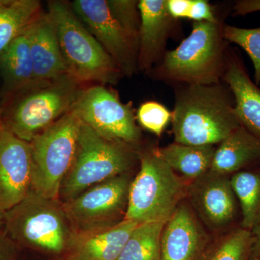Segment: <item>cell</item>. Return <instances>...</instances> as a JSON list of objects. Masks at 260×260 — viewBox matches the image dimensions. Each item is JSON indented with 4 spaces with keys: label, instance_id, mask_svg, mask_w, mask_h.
Listing matches in <instances>:
<instances>
[{
    "label": "cell",
    "instance_id": "277c9868",
    "mask_svg": "<svg viewBox=\"0 0 260 260\" xmlns=\"http://www.w3.org/2000/svg\"><path fill=\"white\" fill-rule=\"evenodd\" d=\"M140 169L130 185L126 220L167 222L187 197L189 182L169 167L156 149L139 153Z\"/></svg>",
    "mask_w": 260,
    "mask_h": 260
},
{
    "label": "cell",
    "instance_id": "6da1fadb",
    "mask_svg": "<svg viewBox=\"0 0 260 260\" xmlns=\"http://www.w3.org/2000/svg\"><path fill=\"white\" fill-rule=\"evenodd\" d=\"M172 122L175 143L194 146L220 143L241 126L232 92L219 84L181 90Z\"/></svg>",
    "mask_w": 260,
    "mask_h": 260
},
{
    "label": "cell",
    "instance_id": "836d02e7",
    "mask_svg": "<svg viewBox=\"0 0 260 260\" xmlns=\"http://www.w3.org/2000/svg\"><path fill=\"white\" fill-rule=\"evenodd\" d=\"M4 213L5 211H3V210L0 208V233L3 232L2 231V229L3 227V220H4Z\"/></svg>",
    "mask_w": 260,
    "mask_h": 260
},
{
    "label": "cell",
    "instance_id": "d6986e66",
    "mask_svg": "<svg viewBox=\"0 0 260 260\" xmlns=\"http://www.w3.org/2000/svg\"><path fill=\"white\" fill-rule=\"evenodd\" d=\"M260 164V140L239 126L220 143L210 171L231 176Z\"/></svg>",
    "mask_w": 260,
    "mask_h": 260
},
{
    "label": "cell",
    "instance_id": "cb8c5ba5",
    "mask_svg": "<svg viewBox=\"0 0 260 260\" xmlns=\"http://www.w3.org/2000/svg\"><path fill=\"white\" fill-rule=\"evenodd\" d=\"M167 222L138 224L118 260H160L161 237Z\"/></svg>",
    "mask_w": 260,
    "mask_h": 260
},
{
    "label": "cell",
    "instance_id": "8992f818",
    "mask_svg": "<svg viewBox=\"0 0 260 260\" xmlns=\"http://www.w3.org/2000/svg\"><path fill=\"white\" fill-rule=\"evenodd\" d=\"M222 30L219 23L194 22L190 35L164 54L159 76L189 85L219 84L226 63Z\"/></svg>",
    "mask_w": 260,
    "mask_h": 260
},
{
    "label": "cell",
    "instance_id": "4316f807",
    "mask_svg": "<svg viewBox=\"0 0 260 260\" xmlns=\"http://www.w3.org/2000/svg\"><path fill=\"white\" fill-rule=\"evenodd\" d=\"M222 32L225 40L237 44L247 53L254 65L255 83L260 87V27L246 29L226 25Z\"/></svg>",
    "mask_w": 260,
    "mask_h": 260
},
{
    "label": "cell",
    "instance_id": "30bf717a",
    "mask_svg": "<svg viewBox=\"0 0 260 260\" xmlns=\"http://www.w3.org/2000/svg\"><path fill=\"white\" fill-rule=\"evenodd\" d=\"M133 179L131 173H126L62 203L73 232H91L124 220Z\"/></svg>",
    "mask_w": 260,
    "mask_h": 260
},
{
    "label": "cell",
    "instance_id": "4fadbf2b",
    "mask_svg": "<svg viewBox=\"0 0 260 260\" xmlns=\"http://www.w3.org/2000/svg\"><path fill=\"white\" fill-rule=\"evenodd\" d=\"M32 158L30 143L3 126L0 132V208L7 211L32 190Z\"/></svg>",
    "mask_w": 260,
    "mask_h": 260
},
{
    "label": "cell",
    "instance_id": "4dcf8cb0",
    "mask_svg": "<svg viewBox=\"0 0 260 260\" xmlns=\"http://www.w3.org/2000/svg\"><path fill=\"white\" fill-rule=\"evenodd\" d=\"M190 0H167V8L169 14L174 20L187 18Z\"/></svg>",
    "mask_w": 260,
    "mask_h": 260
},
{
    "label": "cell",
    "instance_id": "52a82bcc",
    "mask_svg": "<svg viewBox=\"0 0 260 260\" xmlns=\"http://www.w3.org/2000/svg\"><path fill=\"white\" fill-rule=\"evenodd\" d=\"M82 90L81 84L70 75L35 85L14 95L3 125L30 143L70 112Z\"/></svg>",
    "mask_w": 260,
    "mask_h": 260
},
{
    "label": "cell",
    "instance_id": "e575fe53",
    "mask_svg": "<svg viewBox=\"0 0 260 260\" xmlns=\"http://www.w3.org/2000/svg\"><path fill=\"white\" fill-rule=\"evenodd\" d=\"M2 128H3V121H2L1 118H0V132H1Z\"/></svg>",
    "mask_w": 260,
    "mask_h": 260
},
{
    "label": "cell",
    "instance_id": "f1b7e54d",
    "mask_svg": "<svg viewBox=\"0 0 260 260\" xmlns=\"http://www.w3.org/2000/svg\"><path fill=\"white\" fill-rule=\"evenodd\" d=\"M187 18L194 22L218 23L213 8L205 0H190Z\"/></svg>",
    "mask_w": 260,
    "mask_h": 260
},
{
    "label": "cell",
    "instance_id": "9c48e42d",
    "mask_svg": "<svg viewBox=\"0 0 260 260\" xmlns=\"http://www.w3.org/2000/svg\"><path fill=\"white\" fill-rule=\"evenodd\" d=\"M70 112L105 139L133 147L141 140L132 103L102 85L83 89Z\"/></svg>",
    "mask_w": 260,
    "mask_h": 260
},
{
    "label": "cell",
    "instance_id": "603a6c76",
    "mask_svg": "<svg viewBox=\"0 0 260 260\" xmlns=\"http://www.w3.org/2000/svg\"><path fill=\"white\" fill-rule=\"evenodd\" d=\"M41 13L37 0H0V55Z\"/></svg>",
    "mask_w": 260,
    "mask_h": 260
},
{
    "label": "cell",
    "instance_id": "ffe728a7",
    "mask_svg": "<svg viewBox=\"0 0 260 260\" xmlns=\"http://www.w3.org/2000/svg\"><path fill=\"white\" fill-rule=\"evenodd\" d=\"M4 93L14 95L39 85L34 78L30 44L25 30L0 55Z\"/></svg>",
    "mask_w": 260,
    "mask_h": 260
},
{
    "label": "cell",
    "instance_id": "ac0fdd59",
    "mask_svg": "<svg viewBox=\"0 0 260 260\" xmlns=\"http://www.w3.org/2000/svg\"><path fill=\"white\" fill-rule=\"evenodd\" d=\"M223 78L234 97V110L241 126L260 140V87L251 79L244 62L234 53L226 57Z\"/></svg>",
    "mask_w": 260,
    "mask_h": 260
},
{
    "label": "cell",
    "instance_id": "d4e9b609",
    "mask_svg": "<svg viewBox=\"0 0 260 260\" xmlns=\"http://www.w3.org/2000/svg\"><path fill=\"white\" fill-rule=\"evenodd\" d=\"M253 244L252 232L237 227L210 242L200 260H250Z\"/></svg>",
    "mask_w": 260,
    "mask_h": 260
},
{
    "label": "cell",
    "instance_id": "d6a6232c",
    "mask_svg": "<svg viewBox=\"0 0 260 260\" xmlns=\"http://www.w3.org/2000/svg\"><path fill=\"white\" fill-rule=\"evenodd\" d=\"M251 232L254 237V244H253L250 260L259 259L260 258V223Z\"/></svg>",
    "mask_w": 260,
    "mask_h": 260
},
{
    "label": "cell",
    "instance_id": "e0dca14e",
    "mask_svg": "<svg viewBox=\"0 0 260 260\" xmlns=\"http://www.w3.org/2000/svg\"><path fill=\"white\" fill-rule=\"evenodd\" d=\"M138 8L140 17L138 67L146 70L161 56L176 20L168 12L167 0H140Z\"/></svg>",
    "mask_w": 260,
    "mask_h": 260
},
{
    "label": "cell",
    "instance_id": "d590c367",
    "mask_svg": "<svg viewBox=\"0 0 260 260\" xmlns=\"http://www.w3.org/2000/svg\"><path fill=\"white\" fill-rule=\"evenodd\" d=\"M252 260H260V258H259V259H252Z\"/></svg>",
    "mask_w": 260,
    "mask_h": 260
},
{
    "label": "cell",
    "instance_id": "3957f363",
    "mask_svg": "<svg viewBox=\"0 0 260 260\" xmlns=\"http://www.w3.org/2000/svg\"><path fill=\"white\" fill-rule=\"evenodd\" d=\"M48 15L55 28L68 74L80 84L116 85L122 73L112 58L61 1L48 3Z\"/></svg>",
    "mask_w": 260,
    "mask_h": 260
},
{
    "label": "cell",
    "instance_id": "9a60e30c",
    "mask_svg": "<svg viewBox=\"0 0 260 260\" xmlns=\"http://www.w3.org/2000/svg\"><path fill=\"white\" fill-rule=\"evenodd\" d=\"M38 83L69 75L54 25L47 13H41L25 29Z\"/></svg>",
    "mask_w": 260,
    "mask_h": 260
},
{
    "label": "cell",
    "instance_id": "5bb4252c",
    "mask_svg": "<svg viewBox=\"0 0 260 260\" xmlns=\"http://www.w3.org/2000/svg\"><path fill=\"white\" fill-rule=\"evenodd\" d=\"M210 242L204 225L184 200L164 225L160 260H200Z\"/></svg>",
    "mask_w": 260,
    "mask_h": 260
},
{
    "label": "cell",
    "instance_id": "f546056e",
    "mask_svg": "<svg viewBox=\"0 0 260 260\" xmlns=\"http://www.w3.org/2000/svg\"><path fill=\"white\" fill-rule=\"evenodd\" d=\"M18 246L4 232L0 233V260H16Z\"/></svg>",
    "mask_w": 260,
    "mask_h": 260
},
{
    "label": "cell",
    "instance_id": "1f68e13d",
    "mask_svg": "<svg viewBox=\"0 0 260 260\" xmlns=\"http://www.w3.org/2000/svg\"><path fill=\"white\" fill-rule=\"evenodd\" d=\"M234 15H246L260 11V0H239L234 5Z\"/></svg>",
    "mask_w": 260,
    "mask_h": 260
},
{
    "label": "cell",
    "instance_id": "7402d4cb",
    "mask_svg": "<svg viewBox=\"0 0 260 260\" xmlns=\"http://www.w3.org/2000/svg\"><path fill=\"white\" fill-rule=\"evenodd\" d=\"M230 179L240 206V226L252 232L260 223V164L232 174Z\"/></svg>",
    "mask_w": 260,
    "mask_h": 260
},
{
    "label": "cell",
    "instance_id": "484cf974",
    "mask_svg": "<svg viewBox=\"0 0 260 260\" xmlns=\"http://www.w3.org/2000/svg\"><path fill=\"white\" fill-rule=\"evenodd\" d=\"M111 15L125 34L138 55L139 49L140 17L138 1L107 0Z\"/></svg>",
    "mask_w": 260,
    "mask_h": 260
},
{
    "label": "cell",
    "instance_id": "ba28073f",
    "mask_svg": "<svg viewBox=\"0 0 260 260\" xmlns=\"http://www.w3.org/2000/svg\"><path fill=\"white\" fill-rule=\"evenodd\" d=\"M81 124L70 112L30 142L32 191L59 200L61 184L74 160Z\"/></svg>",
    "mask_w": 260,
    "mask_h": 260
},
{
    "label": "cell",
    "instance_id": "5b68a950",
    "mask_svg": "<svg viewBox=\"0 0 260 260\" xmlns=\"http://www.w3.org/2000/svg\"><path fill=\"white\" fill-rule=\"evenodd\" d=\"M139 153L131 145L105 139L82 122L74 160L61 184L59 200L68 201L112 178L131 172Z\"/></svg>",
    "mask_w": 260,
    "mask_h": 260
},
{
    "label": "cell",
    "instance_id": "8fae6325",
    "mask_svg": "<svg viewBox=\"0 0 260 260\" xmlns=\"http://www.w3.org/2000/svg\"><path fill=\"white\" fill-rule=\"evenodd\" d=\"M187 197L197 216L210 231L223 234L240 226V206L229 176L209 170L189 183Z\"/></svg>",
    "mask_w": 260,
    "mask_h": 260
},
{
    "label": "cell",
    "instance_id": "7c38bea8",
    "mask_svg": "<svg viewBox=\"0 0 260 260\" xmlns=\"http://www.w3.org/2000/svg\"><path fill=\"white\" fill-rule=\"evenodd\" d=\"M70 7L122 74L133 75L138 67V55L111 15L107 0H75Z\"/></svg>",
    "mask_w": 260,
    "mask_h": 260
},
{
    "label": "cell",
    "instance_id": "44dd1931",
    "mask_svg": "<svg viewBox=\"0 0 260 260\" xmlns=\"http://www.w3.org/2000/svg\"><path fill=\"white\" fill-rule=\"evenodd\" d=\"M215 150L214 145L194 146L174 142L156 151L178 175L190 183L210 170Z\"/></svg>",
    "mask_w": 260,
    "mask_h": 260
},
{
    "label": "cell",
    "instance_id": "7a4b0ae2",
    "mask_svg": "<svg viewBox=\"0 0 260 260\" xmlns=\"http://www.w3.org/2000/svg\"><path fill=\"white\" fill-rule=\"evenodd\" d=\"M4 232L16 244L60 260L74 232L60 200L32 190L4 213Z\"/></svg>",
    "mask_w": 260,
    "mask_h": 260
},
{
    "label": "cell",
    "instance_id": "83f0119b",
    "mask_svg": "<svg viewBox=\"0 0 260 260\" xmlns=\"http://www.w3.org/2000/svg\"><path fill=\"white\" fill-rule=\"evenodd\" d=\"M136 117L145 129L160 136L172 119V114L160 103L150 101L140 106Z\"/></svg>",
    "mask_w": 260,
    "mask_h": 260
},
{
    "label": "cell",
    "instance_id": "2e32d148",
    "mask_svg": "<svg viewBox=\"0 0 260 260\" xmlns=\"http://www.w3.org/2000/svg\"><path fill=\"white\" fill-rule=\"evenodd\" d=\"M138 223L126 220L112 226L75 233L60 260H118Z\"/></svg>",
    "mask_w": 260,
    "mask_h": 260
}]
</instances>
